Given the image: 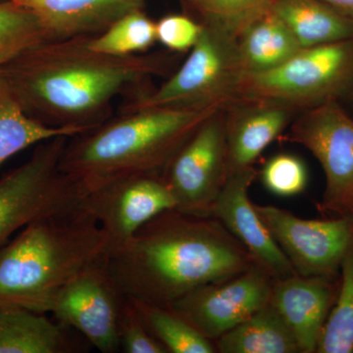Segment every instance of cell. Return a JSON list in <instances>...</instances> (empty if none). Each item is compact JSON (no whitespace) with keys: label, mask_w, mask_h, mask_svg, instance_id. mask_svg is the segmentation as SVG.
<instances>
[{"label":"cell","mask_w":353,"mask_h":353,"mask_svg":"<svg viewBox=\"0 0 353 353\" xmlns=\"http://www.w3.org/2000/svg\"><path fill=\"white\" fill-rule=\"evenodd\" d=\"M83 132H87L79 128L48 126L31 117L0 79V166L30 146Z\"/></svg>","instance_id":"cell-22"},{"label":"cell","mask_w":353,"mask_h":353,"mask_svg":"<svg viewBox=\"0 0 353 353\" xmlns=\"http://www.w3.org/2000/svg\"><path fill=\"white\" fill-rule=\"evenodd\" d=\"M214 343L219 353H299L292 332L270 303Z\"/></svg>","instance_id":"cell-21"},{"label":"cell","mask_w":353,"mask_h":353,"mask_svg":"<svg viewBox=\"0 0 353 353\" xmlns=\"http://www.w3.org/2000/svg\"><path fill=\"white\" fill-rule=\"evenodd\" d=\"M246 73L236 39L203 26L180 69L157 90L139 92L127 108H225L240 99Z\"/></svg>","instance_id":"cell-5"},{"label":"cell","mask_w":353,"mask_h":353,"mask_svg":"<svg viewBox=\"0 0 353 353\" xmlns=\"http://www.w3.org/2000/svg\"><path fill=\"white\" fill-rule=\"evenodd\" d=\"M70 139L39 143L24 165L0 180V248L34 221L83 201V190L59 169Z\"/></svg>","instance_id":"cell-7"},{"label":"cell","mask_w":353,"mask_h":353,"mask_svg":"<svg viewBox=\"0 0 353 353\" xmlns=\"http://www.w3.org/2000/svg\"><path fill=\"white\" fill-rule=\"evenodd\" d=\"M108 248L83 201L34 221L0 248V308L50 313L65 285Z\"/></svg>","instance_id":"cell-3"},{"label":"cell","mask_w":353,"mask_h":353,"mask_svg":"<svg viewBox=\"0 0 353 353\" xmlns=\"http://www.w3.org/2000/svg\"><path fill=\"white\" fill-rule=\"evenodd\" d=\"M334 279L290 276L272 282L270 305L292 332L299 353H315L338 289Z\"/></svg>","instance_id":"cell-16"},{"label":"cell","mask_w":353,"mask_h":353,"mask_svg":"<svg viewBox=\"0 0 353 353\" xmlns=\"http://www.w3.org/2000/svg\"><path fill=\"white\" fill-rule=\"evenodd\" d=\"M104 257L65 285L50 313L99 352L117 353L121 352L120 321L127 297L109 274Z\"/></svg>","instance_id":"cell-11"},{"label":"cell","mask_w":353,"mask_h":353,"mask_svg":"<svg viewBox=\"0 0 353 353\" xmlns=\"http://www.w3.org/2000/svg\"><path fill=\"white\" fill-rule=\"evenodd\" d=\"M254 208L296 274L336 278L353 241L352 215L308 220L277 206Z\"/></svg>","instance_id":"cell-10"},{"label":"cell","mask_w":353,"mask_h":353,"mask_svg":"<svg viewBox=\"0 0 353 353\" xmlns=\"http://www.w3.org/2000/svg\"><path fill=\"white\" fill-rule=\"evenodd\" d=\"M352 215L353 216V212H352Z\"/></svg>","instance_id":"cell-34"},{"label":"cell","mask_w":353,"mask_h":353,"mask_svg":"<svg viewBox=\"0 0 353 353\" xmlns=\"http://www.w3.org/2000/svg\"><path fill=\"white\" fill-rule=\"evenodd\" d=\"M350 95H352V97H353V88H352V92H350Z\"/></svg>","instance_id":"cell-33"},{"label":"cell","mask_w":353,"mask_h":353,"mask_svg":"<svg viewBox=\"0 0 353 353\" xmlns=\"http://www.w3.org/2000/svg\"><path fill=\"white\" fill-rule=\"evenodd\" d=\"M88 46L92 50L112 57L139 54L150 48L157 37V23L141 9L125 14L97 36L88 37Z\"/></svg>","instance_id":"cell-25"},{"label":"cell","mask_w":353,"mask_h":353,"mask_svg":"<svg viewBox=\"0 0 353 353\" xmlns=\"http://www.w3.org/2000/svg\"><path fill=\"white\" fill-rule=\"evenodd\" d=\"M72 331L43 313L0 308V353L83 352Z\"/></svg>","instance_id":"cell-18"},{"label":"cell","mask_w":353,"mask_h":353,"mask_svg":"<svg viewBox=\"0 0 353 353\" xmlns=\"http://www.w3.org/2000/svg\"><path fill=\"white\" fill-rule=\"evenodd\" d=\"M353 88V39L301 48L269 71L246 73L240 99L281 102L299 111L350 94Z\"/></svg>","instance_id":"cell-6"},{"label":"cell","mask_w":353,"mask_h":353,"mask_svg":"<svg viewBox=\"0 0 353 353\" xmlns=\"http://www.w3.org/2000/svg\"><path fill=\"white\" fill-rule=\"evenodd\" d=\"M19 54H16V53L13 52H7V51H0V70H1L2 66L6 65L7 62L11 61L13 58L18 57Z\"/></svg>","instance_id":"cell-32"},{"label":"cell","mask_w":353,"mask_h":353,"mask_svg":"<svg viewBox=\"0 0 353 353\" xmlns=\"http://www.w3.org/2000/svg\"><path fill=\"white\" fill-rule=\"evenodd\" d=\"M270 7L301 48L353 39V18L322 0H273Z\"/></svg>","instance_id":"cell-19"},{"label":"cell","mask_w":353,"mask_h":353,"mask_svg":"<svg viewBox=\"0 0 353 353\" xmlns=\"http://www.w3.org/2000/svg\"><path fill=\"white\" fill-rule=\"evenodd\" d=\"M297 110L281 102L236 99L225 108L230 174L253 167L265 148L296 119Z\"/></svg>","instance_id":"cell-15"},{"label":"cell","mask_w":353,"mask_h":353,"mask_svg":"<svg viewBox=\"0 0 353 353\" xmlns=\"http://www.w3.org/2000/svg\"><path fill=\"white\" fill-rule=\"evenodd\" d=\"M236 43L248 73L276 68L301 50L289 28L270 6L246 26Z\"/></svg>","instance_id":"cell-20"},{"label":"cell","mask_w":353,"mask_h":353,"mask_svg":"<svg viewBox=\"0 0 353 353\" xmlns=\"http://www.w3.org/2000/svg\"><path fill=\"white\" fill-rule=\"evenodd\" d=\"M273 0H190L203 18V26L238 39L243 29L271 6Z\"/></svg>","instance_id":"cell-26"},{"label":"cell","mask_w":353,"mask_h":353,"mask_svg":"<svg viewBox=\"0 0 353 353\" xmlns=\"http://www.w3.org/2000/svg\"><path fill=\"white\" fill-rule=\"evenodd\" d=\"M340 12L353 18V0H322Z\"/></svg>","instance_id":"cell-31"},{"label":"cell","mask_w":353,"mask_h":353,"mask_svg":"<svg viewBox=\"0 0 353 353\" xmlns=\"http://www.w3.org/2000/svg\"><path fill=\"white\" fill-rule=\"evenodd\" d=\"M261 181L265 189L275 196H296L307 185V169L301 158L289 153H280L265 163Z\"/></svg>","instance_id":"cell-28"},{"label":"cell","mask_w":353,"mask_h":353,"mask_svg":"<svg viewBox=\"0 0 353 353\" xmlns=\"http://www.w3.org/2000/svg\"><path fill=\"white\" fill-rule=\"evenodd\" d=\"M336 301L322 330L317 353L353 352V241L341 266Z\"/></svg>","instance_id":"cell-24"},{"label":"cell","mask_w":353,"mask_h":353,"mask_svg":"<svg viewBox=\"0 0 353 353\" xmlns=\"http://www.w3.org/2000/svg\"><path fill=\"white\" fill-rule=\"evenodd\" d=\"M119 334L121 352L168 353V350L146 328L136 308L128 299L121 316Z\"/></svg>","instance_id":"cell-29"},{"label":"cell","mask_w":353,"mask_h":353,"mask_svg":"<svg viewBox=\"0 0 353 353\" xmlns=\"http://www.w3.org/2000/svg\"><path fill=\"white\" fill-rule=\"evenodd\" d=\"M221 109L127 108L117 119L68 141L60 171L83 194L124 176H162L190 137Z\"/></svg>","instance_id":"cell-4"},{"label":"cell","mask_w":353,"mask_h":353,"mask_svg":"<svg viewBox=\"0 0 353 353\" xmlns=\"http://www.w3.org/2000/svg\"><path fill=\"white\" fill-rule=\"evenodd\" d=\"M273 279L256 266L190 292L166 307L215 341L270 301Z\"/></svg>","instance_id":"cell-13"},{"label":"cell","mask_w":353,"mask_h":353,"mask_svg":"<svg viewBox=\"0 0 353 353\" xmlns=\"http://www.w3.org/2000/svg\"><path fill=\"white\" fill-rule=\"evenodd\" d=\"M83 204L105 234L108 253L124 245L148 221L176 208L163 178L153 175L124 176L104 183L85 192Z\"/></svg>","instance_id":"cell-12"},{"label":"cell","mask_w":353,"mask_h":353,"mask_svg":"<svg viewBox=\"0 0 353 353\" xmlns=\"http://www.w3.org/2000/svg\"><path fill=\"white\" fill-rule=\"evenodd\" d=\"M225 108L209 117L181 148L162 178L185 214L210 217L229 178Z\"/></svg>","instance_id":"cell-8"},{"label":"cell","mask_w":353,"mask_h":353,"mask_svg":"<svg viewBox=\"0 0 353 353\" xmlns=\"http://www.w3.org/2000/svg\"><path fill=\"white\" fill-rule=\"evenodd\" d=\"M87 38L48 39L2 66V82L25 111L34 112V119L50 127L90 131L106 122L118 94L141 88L168 64L159 54L97 52Z\"/></svg>","instance_id":"cell-1"},{"label":"cell","mask_w":353,"mask_h":353,"mask_svg":"<svg viewBox=\"0 0 353 353\" xmlns=\"http://www.w3.org/2000/svg\"><path fill=\"white\" fill-rule=\"evenodd\" d=\"M32 11L48 39L92 37L138 10L145 0H13Z\"/></svg>","instance_id":"cell-17"},{"label":"cell","mask_w":353,"mask_h":353,"mask_svg":"<svg viewBox=\"0 0 353 353\" xmlns=\"http://www.w3.org/2000/svg\"><path fill=\"white\" fill-rule=\"evenodd\" d=\"M290 141L308 150L326 176L322 210L353 212V118L338 101L301 111L290 124Z\"/></svg>","instance_id":"cell-9"},{"label":"cell","mask_w":353,"mask_h":353,"mask_svg":"<svg viewBox=\"0 0 353 353\" xmlns=\"http://www.w3.org/2000/svg\"><path fill=\"white\" fill-rule=\"evenodd\" d=\"M257 172L253 167L231 173L210 211L250 255L253 263L273 280L296 275L292 265L279 248L259 217L248 190Z\"/></svg>","instance_id":"cell-14"},{"label":"cell","mask_w":353,"mask_h":353,"mask_svg":"<svg viewBox=\"0 0 353 353\" xmlns=\"http://www.w3.org/2000/svg\"><path fill=\"white\" fill-rule=\"evenodd\" d=\"M48 41L39 18L15 1L0 3V51L20 54Z\"/></svg>","instance_id":"cell-27"},{"label":"cell","mask_w":353,"mask_h":353,"mask_svg":"<svg viewBox=\"0 0 353 353\" xmlns=\"http://www.w3.org/2000/svg\"><path fill=\"white\" fill-rule=\"evenodd\" d=\"M104 262L127 299L161 306L255 266L219 221L176 209L148 221Z\"/></svg>","instance_id":"cell-2"},{"label":"cell","mask_w":353,"mask_h":353,"mask_svg":"<svg viewBox=\"0 0 353 353\" xmlns=\"http://www.w3.org/2000/svg\"><path fill=\"white\" fill-rule=\"evenodd\" d=\"M202 28L187 16H166L157 23V41L170 50H190L199 41Z\"/></svg>","instance_id":"cell-30"},{"label":"cell","mask_w":353,"mask_h":353,"mask_svg":"<svg viewBox=\"0 0 353 353\" xmlns=\"http://www.w3.org/2000/svg\"><path fill=\"white\" fill-rule=\"evenodd\" d=\"M130 301L146 328L168 353H217L214 341L204 336L172 309Z\"/></svg>","instance_id":"cell-23"}]
</instances>
